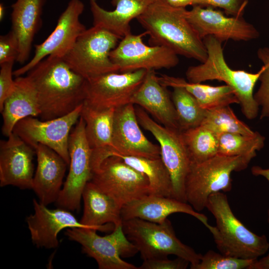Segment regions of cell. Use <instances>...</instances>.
<instances>
[{
	"instance_id": "obj_4",
	"label": "cell",
	"mask_w": 269,
	"mask_h": 269,
	"mask_svg": "<svg viewBox=\"0 0 269 269\" xmlns=\"http://www.w3.org/2000/svg\"><path fill=\"white\" fill-rule=\"evenodd\" d=\"M206 208L215 218L216 225L212 226L210 232L221 253L256 260L268 251L269 243L267 237L254 233L235 216L224 193L210 195Z\"/></svg>"
},
{
	"instance_id": "obj_2",
	"label": "cell",
	"mask_w": 269,
	"mask_h": 269,
	"mask_svg": "<svg viewBox=\"0 0 269 269\" xmlns=\"http://www.w3.org/2000/svg\"><path fill=\"white\" fill-rule=\"evenodd\" d=\"M185 7L165 0H153L136 20L149 35L151 45L162 46L178 55L204 62L207 51L203 40L186 18Z\"/></svg>"
},
{
	"instance_id": "obj_20",
	"label": "cell",
	"mask_w": 269,
	"mask_h": 269,
	"mask_svg": "<svg viewBox=\"0 0 269 269\" xmlns=\"http://www.w3.org/2000/svg\"><path fill=\"white\" fill-rule=\"evenodd\" d=\"M175 213L189 214L199 220L210 231L212 226L207 217L195 211L188 203L170 197L146 195L124 205L121 210L123 220L139 218L161 224Z\"/></svg>"
},
{
	"instance_id": "obj_5",
	"label": "cell",
	"mask_w": 269,
	"mask_h": 269,
	"mask_svg": "<svg viewBox=\"0 0 269 269\" xmlns=\"http://www.w3.org/2000/svg\"><path fill=\"white\" fill-rule=\"evenodd\" d=\"M251 160L241 156L217 154L199 163H191L185 181L186 202L199 212L212 194L232 189L231 173L246 168Z\"/></svg>"
},
{
	"instance_id": "obj_15",
	"label": "cell",
	"mask_w": 269,
	"mask_h": 269,
	"mask_svg": "<svg viewBox=\"0 0 269 269\" xmlns=\"http://www.w3.org/2000/svg\"><path fill=\"white\" fill-rule=\"evenodd\" d=\"M84 9L81 0H70L59 17L53 31L44 41L35 45L33 57L24 66L13 71V75L18 77L28 72L49 55L63 58L86 29L80 20Z\"/></svg>"
},
{
	"instance_id": "obj_34",
	"label": "cell",
	"mask_w": 269,
	"mask_h": 269,
	"mask_svg": "<svg viewBox=\"0 0 269 269\" xmlns=\"http://www.w3.org/2000/svg\"><path fill=\"white\" fill-rule=\"evenodd\" d=\"M255 260L236 258L209 250L202 255L199 263L192 269H249Z\"/></svg>"
},
{
	"instance_id": "obj_37",
	"label": "cell",
	"mask_w": 269,
	"mask_h": 269,
	"mask_svg": "<svg viewBox=\"0 0 269 269\" xmlns=\"http://www.w3.org/2000/svg\"><path fill=\"white\" fill-rule=\"evenodd\" d=\"M14 62L10 61L0 64V111L4 102L15 89V80L12 78V67Z\"/></svg>"
},
{
	"instance_id": "obj_43",
	"label": "cell",
	"mask_w": 269,
	"mask_h": 269,
	"mask_svg": "<svg viewBox=\"0 0 269 269\" xmlns=\"http://www.w3.org/2000/svg\"><path fill=\"white\" fill-rule=\"evenodd\" d=\"M5 14V7L2 3L0 4V20H2Z\"/></svg>"
},
{
	"instance_id": "obj_16",
	"label": "cell",
	"mask_w": 269,
	"mask_h": 269,
	"mask_svg": "<svg viewBox=\"0 0 269 269\" xmlns=\"http://www.w3.org/2000/svg\"><path fill=\"white\" fill-rule=\"evenodd\" d=\"M186 16L202 40L212 35L222 42L228 40L248 41L260 36L257 29L243 16H227L212 7L193 5L190 10H187Z\"/></svg>"
},
{
	"instance_id": "obj_7",
	"label": "cell",
	"mask_w": 269,
	"mask_h": 269,
	"mask_svg": "<svg viewBox=\"0 0 269 269\" xmlns=\"http://www.w3.org/2000/svg\"><path fill=\"white\" fill-rule=\"evenodd\" d=\"M120 38L99 26L86 29L63 58L75 72L88 79L110 72H119L110 54Z\"/></svg>"
},
{
	"instance_id": "obj_1",
	"label": "cell",
	"mask_w": 269,
	"mask_h": 269,
	"mask_svg": "<svg viewBox=\"0 0 269 269\" xmlns=\"http://www.w3.org/2000/svg\"><path fill=\"white\" fill-rule=\"evenodd\" d=\"M35 88L42 120L66 115L84 104L86 79L63 58L49 55L28 72Z\"/></svg>"
},
{
	"instance_id": "obj_30",
	"label": "cell",
	"mask_w": 269,
	"mask_h": 269,
	"mask_svg": "<svg viewBox=\"0 0 269 269\" xmlns=\"http://www.w3.org/2000/svg\"><path fill=\"white\" fill-rule=\"evenodd\" d=\"M191 163H199L218 154L219 136L201 125L182 131Z\"/></svg>"
},
{
	"instance_id": "obj_19",
	"label": "cell",
	"mask_w": 269,
	"mask_h": 269,
	"mask_svg": "<svg viewBox=\"0 0 269 269\" xmlns=\"http://www.w3.org/2000/svg\"><path fill=\"white\" fill-rule=\"evenodd\" d=\"M33 206L34 213L26 217V222L31 241L37 248L49 249L58 247V235L64 229H95L82 224L69 210L60 207L49 209L35 199H33Z\"/></svg>"
},
{
	"instance_id": "obj_33",
	"label": "cell",
	"mask_w": 269,
	"mask_h": 269,
	"mask_svg": "<svg viewBox=\"0 0 269 269\" xmlns=\"http://www.w3.org/2000/svg\"><path fill=\"white\" fill-rule=\"evenodd\" d=\"M201 125L218 136L225 133L252 135L255 133L237 117L230 106L207 110Z\"/></svg>"
},
{
	"instance_id": "obj_36",
	"label": "cell",
	"mask_w": 269,
	"mask_h": 269,
	"mask_svg": "<svg viewBox=\"0 0 269 269\" xmlns=\"http://www.w3.org/2000/svg\"><path fill=\"white\" fill-rule=\"evenodd\" d=\"M248 0H193L192 5L218 7L233 16H243Z\"/></svg>"
},
{
	"instance_id": "obj_40",
	"label": "cell",
	"mask_w": 269,
	"mask_h": 269,
	"mask_svg": "<svg viewBox=\"0 0 269 269\" xmlns=\"http://www.w3.org/2000/svg\"><path fill=\"white\" fill-rule=\"evenodd\" d=\"M251 172L255 176H262L269 182V168H264L259 166H254L251 168ZM268 221L269 224V209L268 211Z\"/></svg>"
},
{
	"instance_id": "obj_23",
	"label": "cell",
	"mask_w": 269,
	"mask_h": 269,
	"mask_svg": "<svg viewBox=\"0 0 269 269\" xmlns=\"http://www.w3.org/2000/svg\"><path fill=\"white\" fill-rule=\"evenodd\" d=\"M82 198L84 203L80 222L101 232L113 231L122 225V207L91 181L86 185Z\"/></svg>"
},
{
	"instance_id": "obj_22",
	"label": "cell",
	"mask_w": 269,
	"mask_h": 269,
	"mask_svg": "<svg viewBox=\"0 0 269 269\" xmlns=\"http://www.w3.org/2000/svg\"><path fill=\"white\" fill-rule=\"evenodd\" d=\"M167 88L160 83L155 70H148L131 103L146 111L162 126L180 130L176 110Z\"/></svg>"
},
{
	"instance_id": "obj_3",
	"label": "cell",
	"mask_w": 269,
	"mask_h": 269,
	"mask_svg": "<svg viewBox=\"0 0 269 269\" xmlns=\"http://www.w3.org/2000/svg\"><path fill=\"white\" fill-rule=\"evenodd\" d=\"M203 41L207 51V59L188 68L187 80L191 83L213 80L224 82L234 91L245 117L248 120L256 118L260 107L255 99L254 90L262 69L255 73L233 69L225 60L221 41L212 35L206 36Z\"/></svg>"
},
{
	"instance_id": "obj_29",
	"label": "cell",
	"mask_w": 269,
	"mask_h": 269,
	"mask_svg": "<svg viewBox=\"0 0 269 269\" xmlns=\"http://www.w3.org/2000/svg\"><path fill=\"white\" fill-rule=\"evenodd\" d=\"M127 164L143 174L149 185V195L173 197L170 174L161 157L152 158L119 155Z\"/></svg>"
},
{
	"instance_id": "obj_13",
	"label": "cell",
	"mask_w": 269,
	"mask_h": 269,
	"mask_svg": "<svg viewBox=\"0 0 269 269\" xmlns=\"http://www.w3.org/2000/svg\"><path fill=\"white\" fill-rule=\"evenodd\" d=\"M83 105L66 115L51 120H40L34 117L23 118L17 123L12 133L34 149L38 144L50 147L69 165V138L72 128L81 116Z\"/></svg>"
},
{
	"instance_id": "obj_6",
	"label": "cell",
	"mask_w": 269,
	"mask_h": 269,
	"mask_svg": "<svg viewBox=\"0 0 269 269\" xmlns=\"http://www.w3.org/2000/svg\"><path fill=\"white\" fill-rule=\"evenodd\" d=\"M123 231L137 248L143 260L175 255L190 263V269L199 263L202 255L183 244L176 237L167 219L159 224L139 218L123 220Z\"/></svg>"
},
{
	"instance_id": "obj_31",
	"label": "cell",
	"mask_w": 269,
	"mask_h": 269,
	"mask_svg": "<svg viewBox=\"0 0 269 269\" xmlns=\"http://www.w3.org/2000/svg\"><path fill=\"white\" fill-rule=\"evenodd\" d=\"M265 137L258 132L252 135L225 133L219 135L218 154L241 156L252 160L265 145Z\"/></svg>"
},
{
	"instance_id": "obj_17",
	"label": "cell",
	"mask_w": 269,
	"mask_h": 269,
	"mask_svg": "<svg viewBox=\"0 0 269 269\" xmlns=\"http://www.w3.org/2000/svg\"><path fill=\"white\" fill-rule=\"evenodd\" d=\"M134 105L129 103L115 109L111 156L160 157L159 145L149 140L141 130ZM109 156V157H110Z\"/></svg>"
},
{
	"instance_id": "obj_41",
	"label": "cell",
	"mask_w": 269,
	"mask_h": 269,
	"mask_svg": "<svg viewBox=\"0 0 269 269\" xmlns=\"http://www.w3.org/2000/svg\"><path fill=\"white\" fill-rule=\"evenodd\" d=\"M249 269H269V254L260 260H256Z\"/></svg>"
},
{
	"instance_id": "obj_26",
	"label": "cell",
	"mask_w": 269,
	"mask_h": 269,
	"mask_svg": "<svg viewBox=\"0 0 269 269\" xmlns=\"http://www.w3.org/2000/svg\"><path fill=\"white\" fill-rule=\"evenodd\" d=\"M14 80L15 89L0 111L3 119L1 132L7 137L20 120L28 117H39L40 114L36 89L30 78L27 75L18 76Z\"/></svg>"
},
{
	"instance_id": "obj_32",
	"label": "cell",
	"mask_w": 269,
	"mask_h": 269,
	"mask_svg": "<svg viewBox=\"0 0 269 269\" xmlns=\"http://www.w3.org/2000/svg\"><path fill=\"white\" fill-rule=\"evenodd\" d=\"M171 98L177 115L180 131L197 127L202 124L206 113L196 99L185 88L174 87Z\"/></svg>"
},
{
	"instance_id": "obj_11",
	"label": "cell",
	"mask_w": 269,
	"mask_h": 269,
	"mask_svg": "<svg viewBox=\"0 0 269 269\" xmlns=\"http://www.w3.org/2000/svg\"><path fill=\"white\" fill-rule=\"evenodd\" d=\"M90 181L122 207L149 195L146 176L117 156L106 158L93 172Z\"/></svg>"
},
{
	"instance_id": "obj_12",
	"label": "cell",
	"mask_w": 269,
	"mask_h": 269,
	"mask_svg": "<svg viewBox=\"0 0 269 269\" xmlns=\"http://www.w3.org/2000/svg\"><path fill=\"white\" fill-rule=\"evenodd\" d=\"M146 35V31L139 34L130 33L112 50L110 58L120 72L170 69L179 63L178 55L171 49L146 45L143 41Z\"/></svg>"
},
{
	"instance_id": "obj_27",
	"label": "cell",
	"mask_w": 269,
	"mask_h": 269,
	"mask_svg": "<svg viewBox=\"0 0 269 269\" xmlns=\"http://www.w3.org/2000/svg\"><path fill=\"white\" fill-rule=\"evenodd\" d=\"M45 0H16L11 5V30L18 41L19 55L16 61H27L35 35L41 23Z\"/></svg>"
},
{
	"instance_id": "obj_39",
	"label": "cell",
	"mask_w": 269,
	"mask_h": 269,
	"mask_svg": "<svg viewBox=\"0 0 269 269\" xmlns=\"http://www.w3.org/2000/svg\"><path fill=\"white\" fill-rule=\"evenodd\" d=\"M190 263L180 258L170 260L167 257L143 260L138 269H185Z\"/></svg>"
},
{
	"instance_id": "obj_8",
	"label": "cell",
	"mask_w": 269,
	"mask_h": 269,
	"mask_svg": "<svg viewBox=\"0 0 269 269\" xmlns=\"http://www.w3.org/2000/svg\"><path fill=\"white\" fill-rule=\"evenodd\" d=\"M97 231L85 228H68L65 235L69 240L79 243L82 252L93 258L99 269H138L122 259L133 257L138 252L127 238L122 225L105 236L98 235Z\"/></svg>"
},
{
	"instance_id": "obj_10",
	"label": "cell",
	"mask_w": 269,
	"mask_h": 269,
	"mask_svg": "<svg viewBox=\"0 0 269 269\" xmlns=\"http://www.w3.org/2000/svg\"><path fill=\"white\" fill-rule=\"evenodd\" d=\"M69 170L55 203L70 211L80 210L83 190L92 177V150L85 134V123L80 116L71 132L68 142Z\"/></svg>"
},
{
	"instance_id": "obj_21",
	"label": "cell",
	"mask_w": 269,
	"mask_h": 269,
	"mask_svg": "<svg viewBox=\"0 0 269 269\" xmlns=\"http://www.w3.org/2000/svg\"><path fill=\"white\" fill-rule=\"evenodd\" d=\"M35 150L37 167L32 189L39 201L47 206L58 198L68 164L58 153L46 145L38 144Z\"/></svg>"
},
{
	"instance_id": "obj_18",
	"label": "cell",
	"mask_w": 269,
	"mask_h": 269,
	"mask_svg": "<svg viewBox=\"0 0 269 269\" xmlns=\"http://www.w3.org/2000/svg\"><path fill=\"white\" fill-rule=\"evenodd\" d=\"M35 155V149L13 133L6 140H0V186L32 189Z\"/></svg>"
},
{
	"instance_id": "obj_14",
	"label": "cell",
	"mask_w": 269,
	"mask_h": 269,
	"mask_svg": "<svg viewBox=\"0 0 269 269\" xmlns=\"http://www.w3.org/2000/svg\"><path fill=\"white\" fill-rule=\"evenodd\" d=\"M146 72H113L86 79L84 104L102 110L116 109L131 103Z\"/></svg>"
},
{
	"instance_id": "obj_42",
	"label": "cell",
	"mask_w": 269,
	"mask_h": 269,
	"mask_svg": "<svg viewBox=\"0 0 269 269\" xmlns=\"http://www.w3.org/2000/svg\"><path fill=\"white\" fill-rule=\"evenodd\" d=\"M170 5L177 7H186L192 5L193 0H165Z\"/></svg>"
},
{
	"instance_id": "obj_25",
	"label": "cell",
	"mask_w": 269,
	"mask_h": 269,
	"mask_svg": "<svg viewBox=\"0 0 269 269\" xmlns=\"http://www.w3.org/2000/svg\"><path fill=\"white\" fill-rule=\"evenodd\" d=\"M93 25L99 26L122 39L131 33L130 23L142 13L153 0H111L113 10L102 8L97 0H88Z\"/></svg>"
},
{
	"instance_id": "obj_38",
	"label": "cell",
	"mask_w": 269,
	"mask_h": 269,
	"mask_svg": "<svg viewBox=\"0 0 269 269\" xmlns=\"http://www.w3.org/2000/svg\"><path fill=\"white\" fill-rule=\"evenodd\" d=\"M19 55V46L16 37L10 30L0 36V64L16 61Z\"/></svg>"
},
{
	"instance_id": "obj_35",
	"label": "cell",
	"mask_w": 269,
	"mask_h": 269,
	"mask_svg": "<svg viewBox=\"0 0 269 269\" xmlns=\"http://www.w3.org/2000/svg\"><path fill=\"white\" fill-rule=\"evenodd\" d=\"M257 54L263 65L259 80L260 85L254 94V98L261 108L260 118L269 119V48H260Z\"/></svg>"
},
{
	"instance_id": "obj_24",
	"label": "cell",
	"mask_w": 269,
	"mask_h": 269,
	"mask_svg": "<svg viewBox=\"0 0 269 269\" xmlns=\"http://www.w3.org/2000/svg\"><path fill=\"white\" fill-rule=\"evenodd\" d=\"M115 109L96 110L83 104L81 116L85 123V134L92 150V172L110 156Z\"/></svg>"
},
{
	"instance_id": "obj_9",
	"label": "cell",
	"mask_w": 269,
	"mask_h": 269,
	"mask_svg": "<svg viewBox=\"0 0 269 269\" xmlns=\"http://www.w3.org/2000/svg\"><path fill=\"white\" fill-rule=\"evenodd\" d=\"M135 108L139 124L159 143L161 159L171 178L173 197L186 202L185 181L191 162L181 131L156 123L140 107Z\"/></svg>"
},
{
	"instance_id": "obj_28",
	"label": "cell",
	"mask_w": 269,
	"mask_h": 269,
	"mask_svg": "<svg viewBox=\"0 0 269 269\" xmlns=\"http://www.w3.org/2000/svg\"><path fill=\"white\" fill-rule=\"evenodd\" d=\"M160 83L165 87L185 88L196 99L200 106L206 110H212L233 104H240L233 89L227 85L212 86L201 83H191L185 79L160 74Z\"/></svg>"
}]
</instances>
